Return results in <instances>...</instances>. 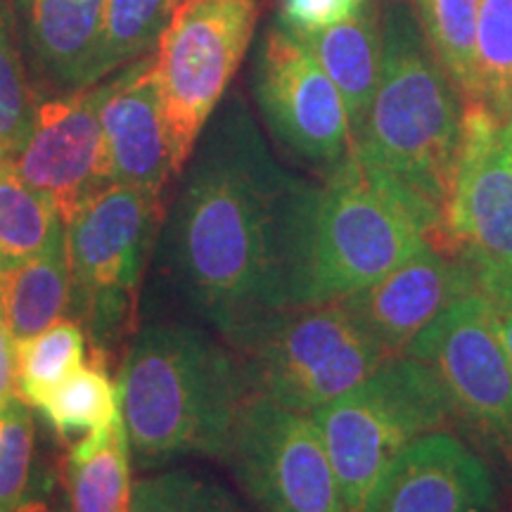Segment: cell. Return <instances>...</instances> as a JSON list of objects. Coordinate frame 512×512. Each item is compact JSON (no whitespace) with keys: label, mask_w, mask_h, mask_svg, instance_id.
<instances>
[{"label":"cell","mask_w":512,"mask_h":512,"mask_svg":"<svg viewBox=\"0 0 512 512\" xmlns=\"http://www.w3.org/2000/svg\"><path fill=\"white\" fill-rule=\"evenodd\" d=\"M313 192L268 159L245 119H228L190 166L164 230V264L228 347L304 306Z\"/></svg>","instance_id":"1"},{"label":"cell","mask_w":512,"mask_h":512,"mask_svg":"<svg viewBox=\"0 0 512 512\" xmlns=\"http://www.w3.org/2000/svg\"><path fill=\"white\" fill-rule=\"evenodd\" d=\"M131 456L140 467L181 456L226 460L252 399L240 356L207 330L164 320L136 330L117 380Z\"/></svg>","instance_id":"2"},{"label":"cell","mask_w":512,"mask_h":512,"mask_svg":"<svg viewBox=\"0 0 512 512\" xmlns=\"http://www.w3.org/2000/svg\"><path fill=\"white\" fill-rule=\"evenodd\" d=\"M382 74L354 155L413 204L437 245L451 200L465 100L403 12L387 19Z\"/></svg>","instance_id":"3"},{"label":"cell","mask_w":512,"mask_h":512,"mask_svg":"<svg viewBox=\"0 0 512 512\" xmlns=\"http://www.w3.org/2000/svg\"><path fill=\"white\" fill-rule=\"evenodd\" d=\"M430 242V228L392 183L354 152L313 192L304 306L373 285Z\"/></svg>","instance_id":"4"},{"label":"cell","mask_w":512,"mask_h":512,"mask_svg":"<svg viewBox=\"0 0 512 512\" xmlns=\"http://www.w3.org/2000/svg\"><path fill=\"white\" fill-rule=\"evenodd\" d=\"M162 211L155 197L110 183L64 223L72 275L69 318L81 325L91 356L102 363H110L138 330L140 283Z\"/></svg>","instance_id":"5"},{"label":"cell","mask_w":512,"mask_h":512,"mask_svg":"<svg viewBox=\"0 0 512 512\" xmlns=\"http://www.w3.org/2000/svg\"><path fill=\"white\" fill-rule=\"evenodd\" d=\"M323 434L347 512H366L389 465L451 418L427 363L392 356L361 384L311 413Z\"/></svg>","instance_id":"6"},{"label":"cell","mask_w":512,"mask_h":512,"mask_svg":"<svg viewBox=\"0 0 512 512\" xmlns=\"http://www.w3.org/2000/svg\"><path fill=\"white\" fill-rule=\"evenodd\" d=\"M252 396L311 415L373 375L384 351L335 304L292 306L235 342Z\"/></svg>","instance_id":"7"},{"label":"cell","mask_w":512,"mask_h":512,"mask_svg":"<svg viewBox=\"0 0 512 512\" xmlns=\"http://www.w3.org/2000/svg\"><path fill=\"white\" fill-rule=\"evenodd\" d=\"M259 0H178L152 57L178 174L238 72Z\"/></svg>","instance_id":"8"},{"label":"cell","mask_w":512,"mask_h":512,"mask_svg":"<svg viewBox=\"0 0 512 512\" xmlns=\"http://www.w3.org/2000/svg\"><path fill=\"white\" fill-rule=\"evenodd\" d=\"M403 356L434 370L453 418L512 467V363L482 294L475 290L458 299Z\"/></svg>","instance_id":"9"},{"label":"cell","mask_w":512,"mask_h":512,"mask_svg":"<svg viewBox=\"0 0 512 512\" xmlns=\"http://www.w3.org/2000/svg\"><path fill=\"white\" fill-rule=\"evenodd\" d=\"M223 463L264 512H347L311 415L252 396Z\"/></svg>","instance_id":"10"},{"label":"cell","mask_w":512,"mask_h":512,"mask_svg":"<svg viewBox=\"0 0 512 512\" xmlns=\"http://www.w3.org/2000/svg\"><path fill=\"white\" fill-rule=\"evenodd\" d=\"M254 91L266 124L294 155L328 171L351 155L354 136L342 93L299 38L283 29L268 34Z\"/></svg>","instance_id":"11"},{"label":"cell","mask_w":512,"mask_h":512,"mask_svg":"<svg viewBox=\"0 0 512 512\" xmlns=\"http://www.w3.org/2000/svg\"><path fill=\"white\" fill-rule=\"evenodd\" d=\"M437 247L512 268V121L465 102L463 136Z\"/></svg>","instance_id":"12"},{"label":"cell","mask_w":512,"mask_h":512,"mask_svg":"<svg viewBox=\"0 0 512 512\" xmlns=\"http://www.w3.org/2000/svg\"><path fill=\"white\" fill-rule=\"evenodd\" d=\"M105 93L107 83H95L41 102L24 143L5 157L24 183L53 202L64 223L112 183L100 119Z\"/></svg>","instance_id":"13"},{"label":"cell","mask_w":512,"mask_h":512,"mask_svg":"<svg viewBox=\"0 0 512 512\" xmlns=\"http://www.w3.org/2000/svg\"><path fill=\"white\" fill-rule=\"evenodd\" d=\"M475 290V271L463 254L425 242L394 271L337 304L384 354L403 356L422 330Z\"/></svg>","instance_id":"14"},{"label":"cell","mask_w":512,"mask_h":512,"mask_svg":"<svg viewBox=\"0 0 512 512\" xmlns=\"http://www.w3.org/2000/svg\"><path fill=\"white\" fill-rule=\"evenodd\" d=\"M100 119L112 183L136 188L162 202L166 183L178 169L152 57H140L117 79L107 81Z\"/></svg>","instance_id":"15"},{"label":"cell","mask_w":512,"mask_h":512,"mask_svg":"<svg viewBox=\"0 0 512 512\" xmlns=\"http://www.w3.org/2000/svg\"><path fill=\"white\" fill-rule=\"evenodd\" d=\"M494 482L463 441L444 430L413 441L384 472L366 512H491Z\"/></svg>","instance_id":"16"},{"label":"cell","mask_w":512,"mask_h":512,"mask_svg":"<svg viewBox=\"0 0 512 512\" xmlns=\"http://www.w3.org/2000/svg\"><path fill=\"white\" fill-rule=\"evenodd\" d=\"M19 12L31 53L60 95L98 83L105 0H19Z\"/></svg>","instance_id":"17"},{"label":"cell","mask_w":512,"mask_h":512,"mask_svg":"<svg viewBox=\"0 0 512 512\" xmlns=\"http://www.w3.org/2000/svg\"><path fill=\"white\" fill-rule=\"evenodd\" d=\"M299 41L311 50L323 72L342 93L351 136L356 138L366 124L382 74L384 38L375 8L363 0L347 19Z\"/></svg>","instance_id":"18"},{"label":"cell","mask_w":512,"mask_h":512,"mask_svg":"<svg viewBox=\"0 0 512 512\" xmlns=\"http://www.w3.org/2000/svg\"><path fill=\"white\" fill-rule=\"evenodd\" d=\"M62 484L69 512H131V446L121 413L69 446Z\"/></svg>","instance_id":"19"},{"label":"cell","mask_w":512,"mask_h":512,"mask_svg":"<svg viewBox=\"0 0 512 512\" xmlns=\"http://www.w3.org/2000/svg\"><path fill=\"white\" fill-rule=\"evenodd\" d=\"M69 297L67 226L29 261L0 273V311L17 344L69 318Z\"/></svg>","instance_id":"20"},{"label":"cell","mask_w":512,"mask_h":512,"mask_svg":"<svg viewBox=\"0 0 512 512\" xmlns=\"http://www.w3.org/2000/svg\"><path fill=\"white\" fill-rule=\"evenodd\" d=\"M64 228L46 195L24 183L0 157V273L36 256Z\"/></svg>","instance_id":"21"},{"label":"cell","mask_w":512,"mask_h":512,"mask_svg":"<svg viewBox=\"0 0 512 512\" xmlns=\"http://www.w3.org/2000/svg\"><path fill=\"white\" fill-rule=\"evenodd\" d=\"M62 437L107 427L121 413L119 387L107 373V363L91 356L31 403Z\"/></svg>","instance_id":"22"},{"label":"cell","mask_w":512,"mask_h":512,"mask_svg":"<svg viewBox=\"0 0 512 512\" xmlns=\"http://www.w3.org/2000/svg\"><path fill=\"white\" fill-rule=\"evenodd\" d=\"M482 0H420L425 41L460 98L475 100V50Z\"/></svg>","instance_id":"23"},{"label":"cell","mask_w":512,"mask_h":512,"mask_svg":"<svg viewBox=\"0 0 512 512\" xmlns=\"http://www.w3.org/2000/svg\"><path fill=\"white\" fill-rule=\"evenodd\" d=\"M178 0H105L98 48V81L157 46Z\"/></svg>","instance_id":"24"},{"label":"cell","mask_w":512,"mask_h":512,"mask_svg":"<svg viewBox=\"0 0 512 512\" xmlns=\"http://www.w3.org/2000/svg\"><path fill=\"white\" fill-rule=\"evenodd\" d=\"M472 102L512 121V0L479 3Z\"/></svg>","instance_id":"25"},{"label":"cell","mask_w":512,"mask_h":512,"mask_svg":"<svg viewBox=\"0 0 512 512\" xmlns=\"http://www.w3.org/2000/svg\"><path fill=\"white\" fill-rule=\"evenodd\" d=\"M86 354V332L74 318H62L17 344L19 394L29 403L79 368Z\"/></svg>","instance_id":"26"},{"label":"cell","mask_w":512,"mask_h":512,"mask_svg":"<svg viewBox=\"0 0 512 512\" xmlns=\"http://www.w3.org/2000/svg\"><path fill=\"white\" fill-rule=\"evenodd\" d=\"M131 512H247L214 479L171 470L133 484Z\"/></svg>","instance_id":"27"},{"label":"cell","mask_w":512,"mask_h":512,"mask_svg":"<svg viewBox=\"0 0 512 512\" xmlns=\"http://www.w3.org/2000/svg\"><path fill=\"white\" fill-rule=\"evenodd\" d=\"M34 444V406L19 392L0 401V512H15L27 501Z\"/></svg>","instance_id":"28"},{"label":"cell","mask_w":512,"mask_h":512,"mask_svg":"<svg viewBox=\"0 0 512 512\" xmlns=\"http://www.w3.org/2000/svg\"><path fill=\"white\" fill-rule=\"evenodd\" d=\"M36 100L8 31L0 27V157H10L27 138Z\"/></svg>","instance_id":"29"},{"label":"cell","mask_w":512,"mask_h":512,"mask_svg":"<svg viewBox=\"0 0 512 512\" xmlns=\"http://www.w3.org/2000/svg\"><path fill=\"white\" fill-rule=\"evenodd\" d=\"M363 0H280V29L304 38L347 19Z\"/></svg>","instance_id":"30"},{"label":"cell","mask_w":512,"mask_h":512,"mask_svg":"<svg viewBox=\"0 0 512 512\" xmlns=\"http://www.w3.org/2000/svg\"><path fill=\"white\" fill-rule=\"evenodd\" d=\"M463 256L472 264L477 280V292L489 302L494 311L498 332H501L503 347L508 351L512 363V268L494 264V261L482 259L477 254Z\"/></svg>","instance_id":"31"},{"label":"cell","mask_w":512,"mask_h":512,"mask_svg":"<svg viewBox=\"0 0 512 512\" xmlns=\"http://www.w3.org/2000/svg\"><path fill=\"white\" fill-rule=\"evenodd\" d=\"M19 392L17 377V339L5 323L3 311H0V401Z\"/></svg>","instance_id":"32"},{"label":"cell","mask_w":512,"mask_h":512,"mask_svg":"<svg viewBox=\"0 0 512 512\" xmlns=\"http://www.w3.org/2000/svg\"><path fill=\"white\" fill-rule=\"evenodd\" d=\"M15 512H55L53 508L46 501H41V498H27L22 505Z\"/></svg>","instance_id":"33"}]
</instances>
